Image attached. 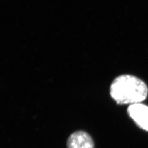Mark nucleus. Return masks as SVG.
<instances>
[{"label": "nucleus", "instance_id": "7ed1b4c3", "mask_svg": "<svg viewBox=\"0 0 148 148\" xmlns=\"http://www.w3.org/2000/svg\"><path fill=\"white\" fill-rule=\"evenodd\" d=\"M67 148H94L93 140L84 131H77L70 135L66 142Z\"/></svg>", "mask_w": 148, "mask_h": 148}, {"label": "nucleus", "instance_id": "f03ea898", "mask_svg": "<svg viewBox=\"0 0 148 148\" xmlns=\"http://www.w3.org/2000/svg\"><path fill=\"white\" fill-rule=\"evenodd\" d=\"M127 113L140 129L148 132V106L142 103L130 105Z\"/></svg>", "mask_w": 148, "mask_h": 148}, {"label": "nucleus", "instance_id": "f257e3e1", "mask_svg": "<svg viewBox=\"0 0 148 148\" xmlns=\"http://www.w3.org/2000/svg\"><path fill=\"white\" fill-rule=\"evenodd\" d=\"M110 94L118 104L131 105L141 103L146 99L148 87L143 81L136 76L122 75L111 83Z\"/></svg>", "mask_w": 148, "mask_h": 148}]
</instances>
